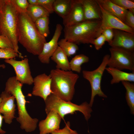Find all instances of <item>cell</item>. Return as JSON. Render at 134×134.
Returning a JSON list of instances; mask_svg holds the SVG:
<instances>
[{
	"label": "cell",
	"mask_w": 134,
	"mask_h": 134,
	"mask_svg": "<svg viewBox=\"0 0 134 134\" xmlns=\"http://www.w3.org/2000/svg\"><path fill=\"white\" fill-rule=\"evenodd\" d=\"M17 33L18 42L27 51L35 55L40 54L47 42L46 38L39 33L26 13H18Z\"/></svg>",
	"instance_id": "6da1fadb"
},
{
	"label": "cell",
	"mask_w": 134,
	"mask_h": 134,
	"mask_svg": "<svg viewBox=\"0 0 134 134\" xmlns=\"http://www.w3.org/2000/svg\"><path fill=\"white\" fill-rule=\"evenodd\" d=\"M101 20H85L69 26L65 27L64 38L79 45L92 43L93 40L102 33Z\"/></svg>",
	"instance_id": "7a4b0ae2"
},
{
	"label": "cell",
	"mask_w": 134,
	"mask_h": 134,
	"mask_svg": "<svg viewBox=\"0 0 134 134\" xmlns=\"http://www.w3.org/2000/svg\"><path fill=\"white\" fill-rule=\"evenodd\" d=\"M23 85L15 76L11 77L7 79L4 91L14 96L16 100L18 113L16 119L20 124L21 128L30 132L35 129L38 120L32 118L27 112L26 106L27 101L22 90Z\"/></svg>",
	"instance_id": "3957f363"
},
{
	"label": "cell",
	"mask_w": 134,
	"mask_h": 134,
	"mask_svg": "<svg viewBox=\"0 0 134 134\" xmlns=\"http://www.w3.org/2000/svg\"><path fill=\"white\" fill-rule=\"evenodd\" d=\"M52 93L65 101H70L75 93V86L79 77L72 71L57 69L50 71Z\"/></svg>",
	"instance_id": "277c9868"
},
{
	"label": "cell",
	"mask_w": 134,
	"mask_h": 134,
	"mask_svg": "<svg viewBox=\"0 0 134 134\" xmlns=\"http://www.w3.org/2000/svg\"><path fill=\"white\" fill-rule=\"evenodd\" d=\"M18 12L10 0H5L0 15V35L11 41L19 57H24L19 51L17 33Z\"/></svg>",
	"instance_id": "5b68a950"
},
{
	"label": "cell",
	"mask_w": 134,
	"mask_h": 134,
	"mask_svg": "<svg viewBox=\"0 0 134 134\" xmlns=\"http://www.w3.org/2000/svg\"><path fill=\"white\" fill-rule=\"evenodd\" d=\"M45 111L47 113L54 111L58 113L62 119L68 114H73L76 111L81 112L87 121L91 116L92 110L89 104L86 102L80 105L74 104L70 101H65L51 93L45 101Z\"/></svg>",
	"instance_id": "8992f818"
},
{
	"label": "cell",
	"mask_w": 134,
	"mask_h": 134,
	"mask_svg": "<svg viewBox=\"0 0 134 134\" xmlns=\"http://www.w3.org/2000/svg\"><path fill=\"white\" fill-rule=\"evenodd\" d=\"M110 57L109 54L105 55L101 64L96 69L91 71L83 70L82 71L83 77L89 82L91 86V96L89 104L91 107L93 105L95 97L96 95L103 98L107 97L101 90V83L103 74Z\"/></svg>",
	"instance_id": "52a82bcc"
},
{
	"label": "cell",
	"mask_w": 134,
	"mask_h": 134,
	"mask_svg": "<svg viewBox=\"0 0 134 134\" xmlns=\"http://www.w3.org/2000/svg\"><path fill=\"white\" fill-rule=\"evenodd\" d=\"M107 66L122 70L134 72V52L122 49L111 47Z\"/></svg>",
	"instance_id": "ba28073f"
},
{
	"label": "cell",
	"mask_w": 134,
	"mask_h": 134,
	"mask_svg": "<svg viewBox=\"0 0 134 134\" xmlns=\"http://www.w3.org/2000/svg\"><path fill=\"white\" fill-rule=\"evenodd\" d=\"M4 62L13 67L15 72L17 80L21 83L32 85L34 82L27 58L21 61H17L14 58L5 59Z\"/></svg>",
	"instance_id": "9c48e42d"
},
{
	"label": "cell",
	"mask_w": 134,
	"mask_h": 134,
	"mask_svg": "<svg viewBox=\"0 0 134 134\" xmlns=\"http://www.w3.org/2000/svg\"><path fill=\"white\" fill-rule=\"evenodd\" d=\"M113 31V39L108 44L111 47L134 52V34L116 29Z\"/></svg>",
	"instance_id": "30bf717a"
},
{
	"label": "cell",
	"mask_w": 134,
	"mask_h": 134,
	"mask_svg": "<svg viewBox=\"0 0 134 134\" xmlns=\"http://www.w3.org/2000/svg\"><path fill=\"white\" fill-rule=\"evenodd\" d=\"M51 77L43 73L37 75L34 78V86L32 94L43 99L44 101L47 97L52 93L51 86Z\"/></svg>",
	"instance_id": "8fae6325"
},
{
	"label": "cell",
	"mask_w": 134,
	"mask_h": 134,
	"mask_svg": "<svg viewBox=\"0 0 134 134\" xmlns=\"http://www.w3.org/2000/svg\"><path fill=\"white\" fill-rule=\"evenodd\" d=\"M63 27L60 24L56 25L54 35L51 39L44 45L42 51L38 56L40 61L42 63L48 64L50 58L58 46V40L61 34Z\"/></svg>",
	"instance_id": "7c38bea8"
},
{
	"label": "cell",
	"mask_w": 134,
	"mask_h": 134,
	"mask_svg": "<svg viewBox=\"0 0 134 134\" xmlns=\"http://www.w3.org/2000/svg\"><path fill=\"white\" fill-rule=\"evenodd\" d=\"M99 5L101 13V27L102 31L105 29H110L134 34V29L126 25L118 18L106 11Z\"/></svg>",
	"instance_id": "4fadbf2b"
},
{
	"label": "cell",
	"mask_w": 134,
	"mask_h": 134,
	"mask_svg": "<svg viewBox=\"0 0 134 134\" xmlns=\"http://www.w3.org/2000/svg\"><path fill=\"white\" fill-rule=\"evenodd\" d=\"M1 101L0 103V113L3 115L5 122L11 124L15 118L16 105L14 96L4 91L0 95Z\"/></svg>",
	"instance_id": "5bb4252c"
},
{
	"label": "cell",
	"mask_w": 134,
	"mask_h": 134,
	"mask_svg": "<svg viewBox=\"0 0 134 134\" xmlns=\"http://www.w3.org/2000/svg\"><path fill=\"white\" fill-rule=\"evenodd\" d=\"M46 118L40 121L39 124V134H48L59 129L62 118L54 111L47 113Z\"/></svg>",
	"instance_id": "9a60e30c"
},
{
	"label": "cell",
	"mask_w": 134,
	"mask_h": 134,
	"mask_svg": "<svg viewBox=\"0 0 134 134\" xmlns=\"http://www.w3.org/2000/svg\"><path fill=\"white\" fill-rule=\"evenodd\" d=\"M63 19L64 27L71 26L85 20L83 7L79 0H72L69 12Z\"/></svg>",
	"instance_id": "2e32d148"
},
{
	"label": "cell",
	"mask_w": 134,
	"mask_h": 134,
	"mask_svg": "<svg viewBox=\"0 0 134 134\" xmlns=\"http://www.w3.org/2000/svg\"><path fill=\"white\" fill-rule=\"evenodd\" d=\"M85 20H101V13L96 0H79Z\"/></svg>",
	"instance_id": "e0dca14e"
},
{
	"label": "cell",
	"mask_w": 134,
	"mask_h": 134,
	"mask_svg": "<svg viewBox=\"0 0 134 134\" xmlns=\"http://www.w3.org/2000/svg\"><path fill=\"white\" fill-rule=\"evenodd\" d=\"M96 1L105 10L118 18L124 23L125 16L128 10L113 3L110 0H96Z\"/></svg>",
	"instance_id": "ac0fdd59"
},
{
	"label": "cell",
	"mask_w": 134,
	"mask_h": 134,
	"mask_svg": "<svg viewBox=\"0 0 134 134\" xmlns=\"http://www.w3.org/2000/svg\"><path fill=\"white\" fill-rule=\"evenodd\" d=\"M105 70L112 76L110 81L111 84L118 83L122 81L134 82V72L128 73L112 67H106Z\"/></svg>",
	"instance_id": "d6986e66"
},
{
	"label": "cell",
	"mask_w": 134,
	"mask_h": 134,
	"mask_svg": "<svg viewBox=\"0 0 134 134\" xmlns=\"http://www.w3.org/2000/svg\"><path fill=\"white\" fill-rule=\"evenodd\" d=\"M56 64V68L67 71L71 70L68 57L58 46L50 58Z\"/></svg>",
	"instance_id": "ffe728a7"
},
{
	"label": "cell",
	"mask_w": 134,
	"mask_h": 134,
	"mask_svg": "<svg viewBox=\"0 0 134 134\" xmlns=\"http://www.w3.org/2000/svg\"><path fill=\"white\" fill-rule=\"evenodd\" d=\"M72 2V0H54L53 4L54 12L63 19L69 12Z\"/></svg>",
	"instance_id": "44dd1931"
},
{
	"label": "cell",
	"mask_w": 134,
	"mask_h": 134,
	"mask_svg": "<svg viewBox=\"0 0 134 134\" xmlns=\"http://www.w3.org/2000/svg\"><path fill=\"white\" fill-rule=\"evenodd\" d=\"M26 13L34 22L41 18L49 16L50 15L49 13L43 7L37 4H29Z\"/></svg>",
	"instance_id": "7402d4cb"
},
{
	"label": "cell",
	"mask_w": 134,
	"mask_h": 134,
	"mask_svg": "<svg viewBox=\"0 0 134 134\" xmlns=\"http://www.w3.org/2000/svg\"><path fill=\"white\" fill-rule=\"evenodd\" d=\"M122 84L126 90V98L131 113L134 114V84L128 81H122Z\"/></svg>",
	"instance_id": "603a6c76"
},
{
	"label": "cell",
	"mask_w": 134,
	"mask_h": 134,
	"mask_svg": "<svg viewBox=\"0 0 134 134\" xmlns=\"http://www.w3.org/2000/svg\"><path fill=\"white\" fill-rule=\"evenodd\" d=\"M89 61V57L84 54H80L75 56L69 62L71 70L78 73H80L82 64L88 62Z\"/></svg>",
	"instance_id": "cb8c5ba5"
},
{
	"label": "cell",
	"mask_w": 134,
	"mask_h": 134,
	"mask_svg": "<svg viewBox=\"0 0 134 134\" xmlns=\"http://www.w3.org/2000/svg\"><path fill=\"white\" fill-rule=\"evenodd\" d=\"M58 45L67 57L75 54L79 49L77 44L68 41L64 38L58 41Z\"/></svg>",
	"instance_id": "d4e9b609"
},
{
	"label": "cell",
	"mask_w": 134,
	"mask_h": 134,
	"mask_svg": "<svg viewBox=\"0 0 134 134\" xmlns=\"http://www.w3.org/2000/svg\"><path fill=\"white\" fill-rule=\"evenodd\" d=\"M35 26L39 33L46 37L50 33L49 28V16H46L41 18L34 22Z\"/></svg>",
	"instance_id": "484cf974"
},
{
	"label": "cell",
	"mask_w": 134,
	"mask_h": 134,
	"mask_svg": "<svg viewBox=\"0 0 134 134\" xmlns=\"http://www.w3.org/2000/svg\"><path fill=\"white\" fill-rule=\"evenodd\" d=\"M18 13H26L29 3L27 0H10Z\"/></svg>",
	"instance_id": "4316f807"
},
{
	"label": "cell",
	"mask_w": 134,
	"mask_h": 134,
	"mask_svg": "<svg viewBox=\"0 0 134 134\" xmlns=\"http://www.w3.org/2000/svg\"><path fill=\"white\" fill-rule=\"evenodd\" d=\"M113 3L127 10L134 12V0H110Z\"/></svg>",
	"instance_id": "83f0119b"
},
{
	"label": "cell",
	"mask_w": 134,
	"mask_h": 134,
	"mask_svg": "<svg viewBox=\"0 0 134 134\" xmlns=\"http://www.w3.org/2000/svg\"><path fill=\"white\" fill-rule=\"evenodd\" d=\"M19 56L13 48H0V59H8Z\"/></svg>",
	"instance_id": "f1b7e54d"
},
{
	"label": "cell",
	"mask_w": 134,
	"mask_h": 134,
	"mask_svg": "<svg viewBox=\"0 0 134 134\" xmlns=\"http://www.w3.org/2000/svg\"><path fill=\"white\" fill-rule=\"evenodd\" d=\"M54 0H37V4L40 5L51 14L54 12L53 4Z\"/></svg>",
	"instance_id": "f546056e"
},
{
	"label": "cell",
	"mask_w": 134,
	"mask_h": 134,
	"mask_svg": "<svg viewBox=\"0 0 134 134\" xmlns=\"http://www.w3.org/2000/svg\"><path fill=\"white\" fill-rule=\"evenodd\" d=\"M51 134H77V132L71 129L70 128L69 122L68 121L65 127L63 129L56 130L51 133Z\"/></svg>",
	"instance_id": "4dcf8cb0"
},
{
	"label": "cell",
	"mask_w": 134,
	"mask_h": 134,
	"mask_svg": "<svg viewBox=\"0 0 134 134\" xmlns=\"http://www.w3.org/2000/svg\"><path fill=\"white\" fill-rule=\"evenodd\" d=\"M106 40L104 35L101 34L99 36L95 39L93 41L92 44L94 46L95 49L99 50L101 48L104 44Z\"/></svg>",
	"instance_id": "1f68e13d"
},
{
	"label": "cell",
	"mask_w": 134,
	"mask_h": 134,
	"mask_svg": "<svg viewBox=\"0 0 134 134\" xmlns=\"http://www.w3.org/2000/svg\"><path fill=\"white\" fill-rule=\"evenodd\" d=\"M124 23L134 29V12L128 10L125 16Z\"/></svg>",
	"instance_id": "d6a6232c"
},
{
	"label": "cell",
	"mask_w": 134,
	"mask_h": 134,
	"mask_svg": "<svg viewBox=\"0 0 134 134\" xmlns=\"http://www.w3.org/2000/svg\"><path fill=\"white\" fill-rule=\"evenodd\" d=\"M0 48L14 49L10 41L6 37L1 35H0Z\"/></svg>",
	"instance_id": "836d02e7"
},
{
	"label": "cell",
	"mask_w": 134,
	"mask_h": 134,
	"mask_svg": "<svg viewBox=\"0 0 134 134\" xmlns=\"http://www.w3.org/2000/svg\"><path fill=\"white\" fill-rule=\"evenodd\" d=\"M104 36L108 44L112 40L114 36L113 29H108L103 31L102 33Z\"/></svg>",
	"instance_id": "e575fe53"
},
{
	"label": "cell",
	"mask_w": 134,
	"mask_h": 134,
	"mask_svg": "<svg viewBox=\"0 0 134 134\" xmlns=\"http://www.w3.org/2000/svg\"><path fill=\"white\" fill-rule=\"evenodd\" d=\"M3 119V116L0 113V134H4L6 133V132L3 130L2 128V121Z\"/></svg>",
	"instance_id": "d590c367"
},
{
	"label": "cell",
	"mask_w": 134,
	"mask_h": 134,
	"mask_svg": "<svg viewBox=\"0 0 134 134\" xmlns=\"http://www.w3.org/2000/svg\"><path fill=\"white\" fill-rule=\"evenodd\" d=\"M5 0H0V15Z\"/></svg>",
	"instance_id": "8d00e7d4"
},
{
	"label": "cell",
	"mask_w": 134,
	"mask_h": 134,
	"mask_svg": "<svg viewBox=\"0 0 134 134\" xmlns=\"http://www.w3.org/2000/svg\"><path fill=\"white\" fill-rule=\"evenodd\" d=\"M29 4L30 5L37 4V0H28Z\"/></svg>",
	"instance_id": "74e56055"
},
{
	"label": "cell",
	"mask_w": 134,
	"mask_h": 134,
	"mask_svg": "<svg viewBox=\"0 0 134 134\" xmlns=\"http://www.w3.org/2000/svg\"><path fill=\"white\" fill-rule=\"evenodd\" d=\"M3 65H0V67H3ZM1 98L0 97V103L1 102Z\"/></svg>",
	"instance_id": "f35d334b"
}]
</instances>
